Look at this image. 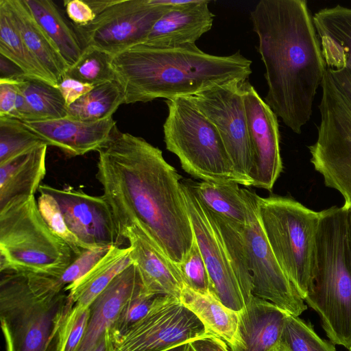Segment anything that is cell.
<instances>
[{"label": "cell", "mask_w": 351, "mask_h": 351, "mask_svg": "<svg viewBox=\"0 0 351 351\" xmlns=\"http://www.w3.org/2000/svg\"><path fill=\"white\" fill-rule=\"evenodd\" d=\"M111 247H102L93 250H84L77 256L60 277L66 286L77 280L91 269L107 254Z\"/></svg>", "instance_id": "40"}, {"label": "cell", "mask_w": 351, "mask_h": 351, "mask_svg": "<svg viewBox=\"0 0 351 351\" xmlns=\"http://www.w3.org/2000/svg\"><path fill=\"white\" fill-rule=\"evenodd\" d=\"M326 67L351 69V8L337 5L313 16Z\"/></svg>", "instance_id": "23"}, {"label": "cell", "mask_w": 351, "mask_h": 351, "mask_svg": "<svg viewBox=\"0 0 351 351\" xmlns=\"http://www.w3.org/2000/svg\"><path fill=\"white\" fill-rule=\"evenodd\" d=\"M31 14L53 42L69 67L80 58L82 45L73 29L52 1L23 0Z\"/></svg>", "instance_id": "27"}, {"label": "cell", "mask_w": 351, "mask_h": 351, "mask_svg": "<svg viewBox=\"0 0 351 351\" xmlns=\"http://www.w3.org/2000/svg\"><path fill=\"white\" fill-rule=\"evenodd\" d=\"M5 1L24 43L57 86L64 77L68 65L24 1Z\"/></svg>", "instance_id": "24"}, {"label": "cell", "mask_w": 351, "mask_h": 351, "mask_svg": "<svg viewBox=\"0 0 351 351\" xmlns=\"http://www.w3.org/2000/svg\"><path fill=\"white\" fill-rule=\"evenodd\" d=\"M71 302L60 278L1 272L0 320L6 351H56Z\"/></svg>", "instance_id": "4"}, {"label": "cell", "mask_w": 351, "mask_h": 351, "mask_svg": "<svg viewBox=\"0 0 351 351\" xmlns=\"http://www.w3.org/2000/svg\"><path fill=\"white\" fill-rule=\"evenodd\" d=\"M279 350L282 351H337L331 343L320 338L312 326L288 313L282 332Z\"/></svg>", "instance_id": "35"}, {"label": "cell", "mask_w": 351, "mask_h": 351, "mask_svg": "<svg viewBox=\"0 0 351 351\" xmlns=\"http://www.w3.org/2000/svg\"><path fill=\"white\" fill-rule=\"evenodd\" d=\"M15 84L25 99L27 121H47L67 116V106L58 87L27 76Z\"/></svg>", "instance_id": "31"}, {"label": "cell", "mask_w": 351, "mask_h": 351, "mask_svg": "<svg viewBox=\"0 0 351 351\" xmlns=\"http://www.w3.org/2000/svg\"><path fill=\"white\" fill-rule=\"evenodd\" d=\"M130 257L136 266L143 290L152 295L180 298L184 284L175 263L136 224L126 229Z\"/></svg>", "instance_id": "17"}, {"label": "cell", "mask_w": 351, "mask_h": 351, "mask_svg": "<svg viewBox=\"0 0 351 351\" xmlns=\"http://www.w3.org/2000/svg\"><path fill=\"white\" fill-rule=\"evenodd\" d=\"M124 104V94L116 80L93 87L67 107L66 117L82 121H98L112 117L119 106Z\"/></svg>", "instance_id": "32"}, {"label": "cell", "mask_w": 351, "mask_h": 351, "mask_svg": "<svg viewBox=\"0 0 351 351\" xmlns=\"http://www.w3.org/2000/svg\"><path fill=\"white\" fill-rule=\"evenodd\" d=\"M239 322L232 351H276L288 313L274 303L254 295L239 312Z\"/></svg>", "instance_id": "19"}, {"label": "cell", "mask_w": 351, "mask_h": 351, "mask_svg": "<svg viewBox=\"0 0 351 351\" xmlns=\"http://www.w3.org/2000/svg\"><path fill=\"white\" fill-rule=\"evenodd\" d=\"M57 87L68 107L90 91L94 86L64 75Z\"/></svg>", "instance_id": "42"}, {"label": "cell", "mask_w": 351, "mask_h": 351, "mask_svg": "<svg viewBox=\"0 0 351 351\" xmlns=\"http://www.w3.org/2000/svg\"><path fill=\"white\" fill-rule=\"evenodd\" d=\"M304 301L319 315L333 344L351 348V248L348 210L332 206L321 210L316 261Z\"/></svg>", "instance_id": "5"}, {"label": "cell", "mask_w": 351, "mask_h": 351, "mask_svg": "<svg viewBox=\"0 0 351 351\" xmlns=\"http://www.w3.org/2000/svg\"><path fill=\"white\" fill-rule=\"evenodd\" d=\"M257 207L263 230L277 261L304 300L315 267L321 211L281 196L258 195Z\"/></svg>", "instance_id": "7"}, {"label": "cell", "mask_w": 351, "mask_h": 351, "mask_svg": "<svg viewBox=\"0 0 351 351\" xmlns=\"http://www.w3.org/2000/svg\"><path fill=\"white\" fill-rule=\"evenodd\" d=\"M0 54L17 64L27 77L57 87L24 43L5 0H0Z\"/></svg>", "instance_id": "30"}, {"label": "cell", "mask_w": 351, "mask_h": 351, "mask_svg": "<svg viewBox=\"0 0 351 351\" xmlns=\"http://www.w3.org/2000/svg\"><path fill=\"white\" fill-rule=\"evenodd\" d=\"M96 178L119 234L136 224L173 263L190 250L194 233L181 176L162 151L144 138L114 128L99 151Z\"/></svg>", "instance_id": "1"}, {"label": "cell", "mask_w": 351, "mask_h": 351, "mask_svg": "<svg viewBox=\"0 0 351 351\" xmlns=\"http://www.w3.org/2000/svg\"><path fill=\"white\" fill-rule=\"evenodd\" d=\"M349 351H351V348L349 349Z\"/></svg>", "instance_id": "51"}, {"label": "cell", "mask_w": 351, "mask_h": 351, "mask_svg": "<svg viewBox=\"0 0 351 351\" xmlns=\"http://www.w3.org/2000/svg\"><path fill=\"white\" fill-rule=\"evenodd\" d=\"M132 264L130 247L112 246L88 273L65 287L69 300L75 305L88 308L111 281Z\"/></svg>", "instance_id": "25"}, {"label": "cell", "mask_w": 351, "mask_h": 351, "mask_svg": "<svg viewBox=\"0 0 351 351\" xmlns=\"http://www.w3.org/2000/svg\"><path fill=\"white\" fill-rule=\"evenodd\" d=\"M189 345L193 351H229L225 341L212 335L196 339Z\"/></svg>", "instance_id": "45"}, {"label": "cell", "mask_w": 351, "mask_h": 351, "mask_svg": "<svg viewBox=\"0 0 351 351\" xmlns=\"http://www.w3.org/2000/svg\"><path fill=\"white\" fill-rule=\"evenodd\" d=\"M247 207L243 228L245 250L252 281V295L299 316L307 306L276 258L258 214V195L243 188Z\"/></svg>", "instance_id": "13"}, {"label": "cell", "mask_w": 351, "mask_h": 351, "mask_svg": "<svg viewBox=\"0 0 351 351\" xmlns=\"http://www.w3.org/2000/svg\"><path fill=\"white\" fill-rule=\"evenodd\" d=\"M176 265L185 286L202 294L210 293V281L207 268L195 239L183 260Z\"/></svg>", "instance_id": "37"}, {"label": "cell", "mask_w": 351, "mask_h": 351, "mask_svg": "<svg viewBox=\"0 0 351 351\" xmlns=\"http://www.w3.org/2000/svg\"><path fill=\"white\" fill-rule=\"evenodd\" d=\"M113 56L93 47H85L80 58L67 69L65 75L93 86L116 80L112 67Z\"/></svg>", "instance_id": "34"}, {"label": "cell", "mask_w": 351, "mask_h": 351, "mask_svg": "<svg viewBox=\"0 0 351 351\" xmlns=\"http://www.w3.org/2000/svg\"><path fill=\"white\" fill-rule=\"evenodd\" d=\"M210 335L180 298L158 296L147 314L112 338L117 351H159Z\"/></svg>", "instance_id": "12"}, {"label": "cell", "mask_w": 351, "mask_h": 351, "mask_svg": "<svg viewBox=\"0 0 351 351\" xmlns=\"http://www.w3.org/2000/svg\"><path fill=\"white\" fill-rule=\"evenodd\" d=\"M346 208L348 209V234H349L350 245V248H351V208H347V207H346Z\"/></svg>", "instance_id": "49"}, {"label": "cell", "mask_w": 351, "mask_h": 351, "mask_svg": "<svg viewBox=\"0 0 351 351\" xmlns=\"http://www.w3.org/2000/svg\"><path fill=\"white\" fill-rule=\"evenodd\" d=\"M63 3L68 17L76 25H87L95 19V14L87 0H64Z\"/></svg>", "instance_id": "41"}, {"label": "cell", "mask_w": 351, "mask_h": 351, "mask_svg": "<svg viewBox=\"0 0 351 351\" xmlns=\"http://www.w3.org/2000/svg\"><path fill=\"white\" fill-rule=\"evenodd\" d=\"M187 351H193V349L191 348V347L190 346L189 343V348H188Z\"/></svg>", "instance_id": "50"}, {"label": "cell", "mask_w": 351, "mask_h": 351, "mask_svg": "<svg viewBox=\"0 0 351 351\" xmlns=\"http://www.w3.org/2000/svg\"><path fill=\"white\" fill-rule=\"evenodd\" d=\"M47 145L0 165V210L34 195L46 174Z\"/></svg>", "instance_id": "22"}, {"label": "cell", "mask_w": 351, "mask_h": 351, "mask_svg": "<svg viewBox=\"0 0 351 351\" xmlns=\"http://www.w3.org/2000/svg\"><path fill=\"white\" fill-rule=\"evenodd\" d=\"M326 68L338 88L351 104V69L344 65Z\"/></svg>", "instance_id": "44"}, {"label": "cell", "mask_w": 351, "mask_h": 351, "mask_svg": "<svg viewBox=\"0 0 351 351\" xmlns=\"http://www.w3.org/2000/svg\"><path fill=\"white\" fill-rule=\"evenodd\" d=\"M76 256L47 225L34 195L0 210V272L60 278Z\"/></svg>", "instance_id": "6"}, {"label": "cell", "mask_w": 351, "mask_h": 351, "mask_svg": "<svg viewBox=\"0 0 351 351\" xmlns=\"http://www.w3.org/2000/svg\"><path fill=\"white\" fill-rule=\"evenodd\" d=\"M40 194L37 204L42 217L53 232L66 242L73 253L78 256L84 250L83 247L68 228L58 203L49 194Z\"/></svg>", "instance_id": "38"}, {"label": "cell", "mask_w": 351, "mask_h": 351, "mask_svg": "<svg viewBox=\"0 0 351 351\" xmlns=\"http://www.w3.org/2000/svg\"><path fill=\"white\" fill-rule=\"evenodd\" d=\"M321 88L317 138L308 147L311 162L324 184L343 196V206L351 208V104L327 68Z\"/></svg>", "instance_id": "9"}, {"label": "cell", "mask_w": 351, "mask_h": 351, "mask_svg": "<svg viewBox=\"0 0 351 351\" xmlns=\"http://www.w3.org/2000/svg\"><path fill=\"white\" fill-rule=\"evenodd\" d=\"M141 280L132 263L118 274L94 300L85 334L76 351H93L110 328L128 300L140 289Z\"/></svg>", "instance_id": "21"}, {"label": "cell", "mask_w": 351, "mask_h": 351, "mask_svg": "<svg viewBox=\"0 0 351 351\" xmlns=\"http://www.w3.org/2000/svg\"><path fill=\"white\" fill-rule=\"evenodd\" d=\"M25 76L17 64L0 54V81L15 82Z\"/></svg>", "instance_id": "46"}, {"label": "cell", "mask_w": 351, "mask_h": 351, "mask_svg": "<svg viewBox=\"0 0 351 351\" xmlns=\"http://www.w3.org/2000/svg\"><path fill=\"white\" fill-rule=\"evenodd\" d=\"M43 145L44 140L23 121L0 117V165Z\"/></svg>", "instance_id": "33"}, {"label": "cell", "mask_w": 351, "mask_h": 351, "mask_svg": "<svg viewBox=\"0 0 351 351\" xmlns=\"http://www.w3.org/2000/svg\"><path fill=\"white\" fill-rule=\"evenodd\" d=\"M90 315V307L78 306L71 302L58 332L56 351L77 350L85 334Z\"/></svg>", "instance_id": "36"}, {"label": "cell", "mask_w": 351, "mask_h": 351, "mask_svg": "<svg viewBox=\"0 0 351 351\" xmlns=\"http://www.w3.org/2000/svg\"><path fill=\"white\" fill-rule=\"evenodd\" d=\"M189 343H184L159 351H187Z\"/></svg>", "instance_id": "48"}, {"label": "cell", "mask_w": 351, "mask_h": 351, "mask_svg": "<svg viewBox=\"0 0 351 351\" xmlns=\"http://www.w3.org/2000/svg\"><path fill=\"white\" fill-rule=\"evenodd\" d=\"M38 191L56 199L68 228L84 250L121 247L126 241L119 234L110 206L103 195H90L70 186L58 189L40 184Z\"/></svg>", "instance_id": "14"}, {"label": "cell", "mask_w": 351, "mask_h": 351, "mask_svg": "<svg viewBox=\"0 0 351 351\" xmlns=\"http://www.w3.org/2000/svg\"><path fill=\"white\" fill-rule=\"evenodd\" d=\"M158 296L147 294L141 286L140 289L125 304L117 319L110 328L111 337L121 335L143 318Z\"/></svg>", "instance_id": "39"}, {"label": "cell", "mask_w": 351, "mask_h": 351, "mask_svg": "<svg viewBox=\"0 0 351 351\" xmlns=\"http://www.w3.org/2000/svg\"><path fill=\"white\" fill-rule=\"evenodd\" d=\"M95 19L88 25L71 23L83 49L93 47L113 56L144 43L155 23L175 8L160 0H87Z\"/></svg>", "instance_id": "10"}, {"label": "cell", "mask_w": 351, "mask_h": 351, "mask_svg": "<svg viewBox=\"0 0 351 351\" xmlns=\"http://www.w3.org/2000/svg\"><path fill=\"white\" fill-rule=\"evenodd\" d=\"M181 185L194 238L208 273L210 293L226 306L239 313L245 304L228 255L193 191L191 180H181Z\"/></svg>", "instance_id": "15"}, {"label": "cell", "mask_w": 351, "mask_h": 351, "mask_svg": "<svg viewBox=\"0 0 351 351\" xmlns=\"http://www.w3.org/2000/svg\"><path fill=\"white\" fill-rule=\"evenodd\" d=\"M165 103L164 141L182 169L202 181L241 184L215 126L186 97Z\"/></svg>", "instance_id": "8"}, {"label": "cell", "mask_w": 351, "mask_h": 351, "mask_svg": "<svg viewBox=\"0 0 351 351\" xmlns=\"http://www.w3.org/2000/svg\"><path fill=\"white\" fill-rule=\"evenodd\" d=\"M250 19L265 69L264 101L286 126L301 134L326 69L308 3L261 0Z\"/></svg>", "instance_id": "2"}, {"label": "cell", "mask_w": 351, "mask_h": 351, "mask_svg": "<svg viewBox=\"0 0 351 351\" xmlns=\"http://www.w3.org/2000/svg\"><path fill=\"white\" fill-rule=\"evenodd\" d=\"M17 95L14 82L0 81V117L15 118Z\"/></svg>", "instance_id": "43"}, {"label": "cell", "mask_w": 351, "mask_h": 351, "mask_svg": "<svg viewBox=\"0 0 351 351\" xmlns=\"http://www.w3.org/2000/svg\"><path fill=\"white\" fill-rule=\"evenodd\" d=\"M93 351H117L108 328Z\"/></svg>", "instance_id": "47"}, {"label": "cell", "mask_w": 351, "mask_h": 351, "mask_svg": "<svg viewBox=\"0 0 351 351\" xmlns=\"http://www.w3.org/2000/svg\"><path fill=\"white\" fill-rule=\"evenodd\" d=\"M191 182L195 195L206 208L229 221L245 226L247 207L243 188L239 184Z\"/></svg>", "instance_id": "28"}, {"label": "cell", "mask_w": 351, "mask_h": 351, "mask_svg": "<svg viewBox=\"0 0 351 351\" xmlns=\"http://www.w3.org/2000/svg\"><path fill=\"white\" fill-rule=\"evenodd\" d=\"M181 302L202 322L207 332L232 346L235 341L239 313L223 304L211 293L202 294L184 285Z\"/></svg>", "instance_id": "26"}, {"label": "cell", "mask_w": 351, "mask_h": 351, "mask_svg": "<svg viewBox=\"0 0 351 351\" xmlns=\"http://www.w3.org/2000/svg\"><path fill=\"white\" fill-rule=\"evenodd\" d=\"M23 123L47 145L56 147L70 156L98 152L106 144L116 126L112 117L98 121H82L66 117Z\"/></svg>", "instance_id": "18"}, {"label": "cell", "mask_w": 351, "mask_h": 351, "mask_svg": "<svg viewBox=\"0 0 351 351\" xmlns=\"http://www.w3.org/2000/svg\"><path fill=\"white\" fill-rule=\"evenodd\" d=\"M251 65L240 51L217 56L195 44L175 47L139 44L117 53L112 60L126 104L191 96L217 84L247 80Z\"/></svg>", "instance_id": "3"}, {"label": "cell", "mask_w": 351, "mask_h": 351, "mask_svg": "<svg viewBox=\"0 0 351 351\" xmlns=\"http://www.w3.org/2000/svg\"><path fill=\"white\" fill-rule=\"evenodd\" d=\"M204 208L228 255L245 304L252 295V281L243 237L245 226L229 221Z\"/></svg>", "instance_id": "29"}, {"label": "cell", "mask_w": 351, "mask_h": 351, "mask_svg": "<svg viewBox=\"0 0 351 351\" xmlns=\"http://www.w3.org/2000/svg\"><path fill=\"white\" fill-rule=\"evenodd\" d=\"M234 80L186 96L215 126L241 184L253 185L252 152L245 113L243 84Z\"/></svg>", "instance_id": "11"}, {"label": "cell", "mask_w": 351, "mask_h": 351, "mask_svg": "<svg viewBox=\"0 0 351 351\" xmlns=\"http://www.w3.org/2000/svg\"><path fill=\"white\" fill-rule=\"evenodd\" d=\"M243 93L251 143L254 186L271 191L282 171L278 117L248 80Z\"/></svg>", "instance_id": "16"}, {"label": "cell", "mask_w": 351, "mask_h": 351, "mask_svg": "<svg viewBox=\"0 0 351 351\" xmlns=\"http://www.w3.org/2000/svg\"><path fill=\"white\" fill-rule=\"evenodd\" d=\"M209 3L208 0H194L169 10L155 23L142 44L158 47L195 44L212 28L215 14L208 8Z\"/></svg>", "instance_id": "20"}]
</instances>
